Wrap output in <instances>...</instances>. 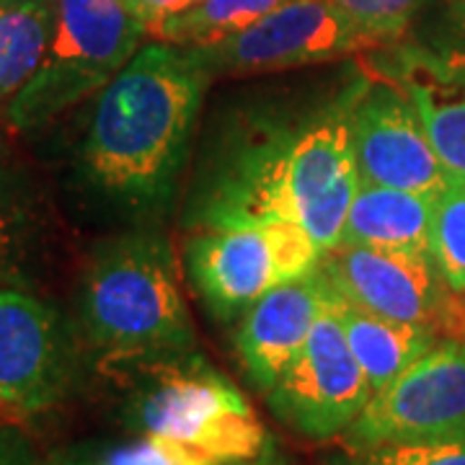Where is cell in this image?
Returning <instances> with one entry per match:
<instances>
[{
	"label": "cell",
	"instance_id": "6da1fadb",
	"mask_svg": "<svg viewBox=\"0 0 465 465\" xmlns=\"http://www.w3.org/2000/svg\"><path fill=\"white\" fill-rule=\"evenodd\" d=\"M210 75L186 47H140L96 99L78 153L85 189L119 215H163L176 194Z\"/></svg>",
	"mask_w": 465,
	"mask_h": 465
},
{
	"label": "cell",
	"instance_id": "7a4b0ae2",
	"mask_svg": "<svg viewBox=\"0 0 465 465\" xmlns=\"http://www.w3.org/2000/svg\"><path fill=\"white\" fill-rule=\"evenodd\" d=\"M84 331L112 362H158L194 351V326L166 235L130 231L99 243L81 277Z\"/></svg>",
	"mask_w": 465,
	"mask_h": 465
},
{
	"label": "cell",
	"instance_id": "3957f363",
	"mask_svg": "<svg viewBox=\"0 0 465 465\" xmlns=\"http://www.w3.org/2000/svg\"><path fill=\"white\" fill-rule=\"evenodd\" d=\"M145 29L122 0H57L54 32L32 81L5 104L14 130H39L114 81Z\"/></svg>",
	"mask_w": 465,
	"mask_h": 465
},
{
	"label": "cell",
	"instance_id": "277c9868",
	"mask_svg": "<svg viewBox=\"0 0 465 465\" xmlns=\"http://www.w3.org/2000/svg\"><path fill=\"white\" fill-rule=\"evenodd\" d=\"M127 421L140 434L173 440L217 465L249 463L269 442L243 393L192 351L148 362V385L130 403Z\"/></svg>",
	"mask_w": 465,
	"mask_h": 465
},
{
	"label": "cell",
	"instance_id": "5b68a950",
	"mask_svg": "<svg viewBox=\"0 0 465 465\" xmlns=\"http://www.w3.org/2000/svg\"><path fill=\"white\" fill-rule=\"evenodd\" d=\"M321 256L311 232L292 220L197 228L186 243L189 280L220 321L243 316L269 290L313 274Z\"/></svg>",
	"mask_w": 465,
	"mask_h": 465
},
{
	"label": "cell",
	"instance_id": "8992f818",
	"mask_svg": "<svg viewBox=\"0 0 465 465\" xmlns=\"http://www.w3.org/2000/svg\"><path fill=\"white\" fill-rule=\"evenodd\" d=\"M186 50L210 81H215L329 63L357 52L381 50V42L329 0H290L243 32Z\"/></svg>",
	"mask_w": 465,
	"mask_h": 465
},
{
	"label": "cell",
	"instance_id": "52a82bcc",
	"mask_svg": "<svg viewBox=\"0 0 465 465\" xmlns=\"http://www.w3.org/2000/svg\"><path fill=\"white\" fill-rule=\"evenodd\" d=\"M372 396L362 367L349 349L333 308V287L323 300L305 347L284 375L266 391L269 409L295 432L326 442L344 437Z\"/></svg>",
	"mask_w": 465,
	"mask_h": 465
},
{
	"label": "cell",
	"instance_id": "ba28073f",
	"mask_svg": "<svg viewBox=\"0 0 465 465\" xmlns=\"http://www.w3.org/2000/svg\"><path fill=\"white\" fill-rule=\"evenodd\" d=\"M465 432V341L440 339L375 391L344 432L347 450Z\"/></svg>",
	"mask_w": 465,
	"mask_h": 465
},
{
	"label": "cell",
	"instance_id": "9c48e42d",
	"mask_svg": "<svg viewBox=\"0 0 465 465\" xmlns=\"http://www.w3.org/2000/svg\"><path fill=\"white\" fill-rule=\"evenodd\" d=\"M349 122L360 182L440 197L450 171L442 166L414 101L396 81L381 73L360 78Z\"/></svg>",
	"mask_w": 465,
	"mask_h": 465
},
{
	"label": "cell",
	"instance_id": "30bf717a",
	"mask_svg": "<svg viewBox=\"0 0 465 465\" xmlns=\"http://www.w3.org/2000/svg\"><path fill=\"white\" fill-rule=\"evenodd\" d=\"M318 272L367 313L421 323L445 339L455 290L442 280L432 253L339 243L321 256Z\"/></svg>",
	"mask_w": 465,
	"mask_h": 465
},
{
	"label": "cell",
	"instance_id": "8fae6325",
	"mask_svg": "<svg viewBox=\"0 0 465 465\" xmlns=\"http://www.w3.org/2000/svg\"><path fill=\"white\" fill-rule=\"evenodd\" d=\"M70 362L57 311L21 287H0V414L50 409L65 393Z\"/></svg>",
	"mask_w": 465,
	"mask_h": 465
},
{
	"label": "cell",
	"instance_id": "7c38bea8",
	"mask_svg": "<svg viewBox=\"0 0 465 465\" xmlns=\"http://www.w3.org/2000/svg\"><path fill=\"white\" fill-rule=\"evenodd\" d=\"M326 292L329 280L316 269L302 280L269 290L241 316L235 351L259 391L266 393L295 362L321 316Z\"/></svg>",
	"mask_w": 465,
	"mask_h": 465
},
{
	"label": "cell",
	"instance_id": "4fadbf2b",
	"mask_svg": "<svg viewBox=\"0 0 465 465\" xmlns=\"http://www.w3.org/2000/svg\"><path fill=\"white\" fill-rule=\"evenodd\" d=\"M375 73L409 94L434 150L450 173L465 176V60L411 45H388Z\"/></svg>",
	"mask_w": 465,
	"mask_h": 465
},
{
	"label": "cell",
	"instance_id": "5bb4252c",
	"mask_svg": "<svg viewBox=\"0 0 465 465\" xmlns=\"http://www.w3.org/2000/svg\"><path fill=\"white\" fill-rule=\"evenodd\" d=\"M434 197L362 183L351 200L341 243L385 251L432 253Z\"/></svg>",
	"mask_w": 465,
	"mask_h": 465
},
{
	"label": "cell",
	"instance_id": "9a60e30c",
	"mask_svg": "<svg viewBox=\"0 0 465 465\" xmlns=\"http://www.w3.org/2000/svg\"><path fill=\"white\" fill-rule=\"evenodd\" d=\"M47 204L24 168L0 161V287H29L47 251Z\"/></svg>",
	"mask_w": 465,
	"mask_h": 465
},
{
	"label": "cell",
	"instance_id": "2e32d148",
	"mask_svg": "<svg viewBox=\"0 0 465 465\" xmlns=\"http://www.w3.org/2000/svg\"><path fill=\"white\" fill-rule=\"evenodd\" d=\"M333 308L344 326L349 349L354 351L372 393L388 385L440 341L437 331L430 326L367 313L341 298L336 290H333Z\"/></svg>",
	"mask_w": 465,
	"mask_h": 465
},
{
	"label": "cell",
	"instance_id": "e0dca14e",
	"mask_svg": "<svg viewBox=\"0 0 465 465\" xmlns=\"http://www.w3.org/2000/svg\"><path fill=\"white\" fill-rule=\"evenodd\" d=\"M57 0H0V104L32 81L54 32Z\"/></svg>",
	"mask_w": 465,
	"mask_h": 465
},
{
	"label": "cell",
	"instance_id": "ac0fdd59",
	"mask_svg": "<svg viewBox=\"0 0 465 465\" xmlns=\"http://www.w3.org/2000/svg\"><path fill=\"white\" fill-rule=\"evenodd\" d=\"M284 3L290 0H202L192 11L163 21L148 36L176 47H204L249 29Z\"/></svg>",
	"mask_w": 465,
	"mask_h": 465
},
{
	"label": "cell",
	"instance_id": "d6986e66",
	"mask_svg": "<svg viewBox=\"0 0 465 465\" xmlns=\"http://www.w3.org/2000/svg\"><path fill=\"white\" fill-rule=\"evenodd\" d=\"M432 259L450 290L465 292V176L448 173L434 202Z\"/></svg>",
	"mask_w": 465,
	"mask_h": 465
},
{
	"label": "cell",
	"instance_id": "ffe728a7",
	"mask_svg": "<svg viewBox=\"0 0 465 465\" xmlns=\"http://www.w3.org/2000/svg\"><path fill=\"white\" fill-rule=\"evenodd\" d=\"M326 465H465V432L347 450Z\"/></svg>",
	"mask_w": 465,
	"mask_h": 465
},
{
	"label": "cell",
	"instance_id": "44dd1931",
	"mask_svg": "<svg viewBox=\"0 0 465 465\" xmlns=\"http://www.w3.org/2000/svg\"><path fill=\"white\" fill-rule=\"evenodd\" d=\"M341 8L351 21H357L367 34H372L381 47L403 39L414 14L424 0H329Z\"/></svg>",
	"mask_w": 465,
	"mask_h": 465
},
{
	"label": "cell",
	"instance_id": "7402d4cb",
	"mask_svg": "<svg viewBox=\"0 0 465 465\" xmlns=\"http://www.w3.org/2000/svg\"><path fill=\"white\" fill-rule=\"evenodd\" d=\"M101 465H217L213 458L197 450L179 445L166 437L140 434V440L127 442L122 448L109 450Z\"/></svg>",
	"mask_w": 465,
	"mask_h": 465
},
{
	"label": "cell",
	"instance_id": "603a6c76",
	"mask_svg": "<svg viewBox=\"0 0 465 465\" xmlns=\"http://www.w3.org/2000/svg\"><path fill=\"white\" fill-rule=\"evenodd\" d=\"M127 5V11L133 14L148 36L153 29H158L163 21L173 16H182L186 11H192L194 5H200L202 0H122Z\"/></svg>",
	"mask_w": 465,
	"mask_h": 465
},
{
	"label": "cell",
	"instance_id": "cb8c5ba5",
	"mask_svg": "<svg viewBox=\"0 0 465 465\" xmlns=\"http://www.w3.org/2000/svg\"><path fill=\"white\" fill-rule=\"evenodd\" d=\"M0 465H34L32 442L14 424H0Z\"/></svg>",
	"mask_w": 465,
	"mask_h": 465
},
{
	"label": "cell",
	"instance_id": "d4e9b609",
	"mask_svg": "<svg viewBox=\"0 0 465 465\" xmlns=\"http://www.w3.org/2000/svg\"><path fill=\"white\" fill-rule=\"evenodd\" d=\"M465 60V0H445V47Z\"/></svg>",
	"mask_w": 465,
	"mask_h": 465
},
{
	"label": "cell",
	"instance_id": "484cf974",
	"mask_svg": "<svg viewBox=\"0 0 465 465\" xmlns=\"http://www.w3.org/2000/svg\"><path fill=\"white\" fill-rule=\"evenodd\" d=\"M241 465H295L287 455H284L282 450L277 448L272 440L266 442V448L253 458V460H249V463H241Z\"/></svg>",
	"mask_w": 465,
	"mask_h": 465
},
{
	"label": "cell",
	"instance_id": "4316f807",
	"mask_svg": "<svg viewBox=\"0 0 465 465\" xmlns=\"http://www.w3.org/2000/svg\"><path fill=\"white\" fill-rule=\"evenodd\" d=\"M0 155H3V137H0Z\"/></svg>",
	"mask_w": 465,
	"mask_h": 465
},
{
	"label": "cell",
	"instance_id": "83f0119b",
	"mask_svg": "<svg viewBox=\"0 0 465 465\" xmlns=\"http://www.w3.org/2000/svg\"><path fill=\"white\" fill-rule=\"evenodd\" d=\"M67 465H78V463H67Z\"/></svg>",
	"mask_w": 465,
	"mask_h": 465
}]
</instances>
